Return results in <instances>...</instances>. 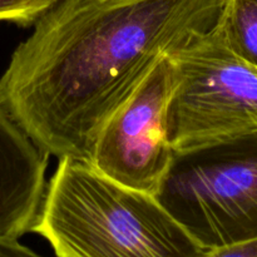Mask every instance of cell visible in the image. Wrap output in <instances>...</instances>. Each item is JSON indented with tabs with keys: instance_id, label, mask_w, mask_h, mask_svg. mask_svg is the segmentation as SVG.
<instances>
[{
	"instance_id": "obj_7",
	"label": "cell",
	"mask_w": 257,
	"mask_h": 257,
	"mask_svg": "<svg viewBox=\"0 0 257 257\" xmlns=\"http://www.w3.org/2000/svg\"><path fill=\"white\" fill-rule=\"evenodd\" d=\"M217 27L227 47L257 68V0H226Z\"/></svg>"
},
{
	"instance_id": "obj_5",
	"label": "cell",
	"mask_w": 257,
	"mask_h": 257,
	"mask_svg": "<svg viewBox=\"0 0 257 257\" xmlns=\"http://www.w3.org/2000/svg\"><path fill=\"white\" fill-rule=\"evenodd\" d=\"M171 55L152 68L100 130L90 165L123 186L155 195L171 165L167 108L175 87Z\"/></svg>"
},
{
	"instance_id": "obj_1",
	"label": "cell",
	"mask_w": 257,
	"mask_h": 257,
	"mask_svg": "<svg viewBox=\"0 0 257 257\" xmlns=\"http://www.w3.org/2000/svg\"><path fill=\"white\" fill-rule=\"evenodd\" d=\"M226 0H60L0 77V104L47 153L89 163L100 130L162 58L217 25Z\"/></svg>"
},
{
	"instance_id": "obj_9",
	"label": "cell",
	"mask_w": 257,
	"mask_h": 257,
	"mask_svg": "<svg viewBox=\"0 0 257 257\" xmlns=\"http://www.w3.org/2000/svg\"><path fill=\"white\" fill-rule=\"evenodd\" d=\"M202 257H257V237L208 248Z\"/></svg>"
},
{
	"instance_id": "obj_3",
	"label": "cell",
	"mask_w": 257,
	"mask_h": 257,
	"mask_svg": "<svg viewBox=\"0 0 257 257\" xmlns=\"http://www.w3.org/2000/svg\"><path fill=\"white\" fill-rule=\"evenodd\" d=\"M153 196L207 250L257 237V127L173 150Z\"/></svg>"
},
{
	"instance_id": "obj_2",
	"label": "cell",
	"mask_w": 257,
	"mask_h": 257,
	"mask_svg": "<svg viewBox=\"0 0 257 257\" xmlns=\"http://www.w3.org/2000/svg\"><path fill=\"white\" fill-rule=\"evenodd\" d=\"M32 232L57 257H202L207 251L155 196L73 158L59 160Z\"/></svg>"
},
{
	"instance_id": "obj_8",
	"label": "cell",
	"mask_w": 257,
	"mask_h": 257,
	"mask_svg": "<svg viewBox=\"0 0 257 257\" xmlns=\"http://www.w3.org/2000/svg\"><path fill=\"white\" fill-rule=\"evenodd\" d=\"M60 0H0V22L30 27Z\"/></svg>"
},
{
	"instance_id": "obj_4",
	"label": "cell",
	"mask_w": 257,
	"mask_h": 257,
	"mask_svg": "<svg viewBox=\"0 0 257 257\" xmlns=\"http://www.w3.org/2000/svg\"><path fill=\"white\" fill-rule=\"evenodd\" d=\"M171 58L176 79L167 136L173 150L257 127V68L227 47L217 25Z\"/></svg>"
},
{
	"instance_id": "obj_10",
	"label": "cell",
	"mask_w": 257,
	"mask_h": 257,
	"mask_svg": "<svg viewBox=\"0 0 257 257\" xmlns=\"http://www.w3.org/2000/svg\"><path fill=\"white\" fill-rule=\"evenodd\" d=\"M0 257H43L25 247L18 240L0 238Z\"/></svg>"
},
{
	"instance_id": "obj_6",
	"label": "cell",
	"mask_w": 257,
	"mask_h": 257,
	"mask_svg": "<svg viewBox=\"0 0 257 257\" xmlns=\"http://www.w3.org/2000/svg\"><path fill=\"white\" fill-rule=\"evenodd\" d=\"M48 155L0 104V238L32 232L47 191Z\"/></svg>"
}]
</instances>
